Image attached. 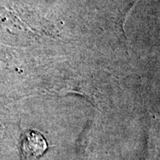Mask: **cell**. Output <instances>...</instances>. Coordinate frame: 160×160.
Here are the masks:
<instances>
[{
  "label": "cell",
  "mask_w": 160,
  "mask_h": 160,
  "mask_svg": "<svg viewBox=\"0 0 160 160\" xmlns=\"http://www.w3.org/2000/svg\"><path fill=\"white\" fill-rule=\"evenodd\" d=\"M48 145L44 137L35 131H28L22 135L20 144L22 160H37L44 154Z\"/></svg>",
  "instance_id": "obj_1"
}]
</instances>
